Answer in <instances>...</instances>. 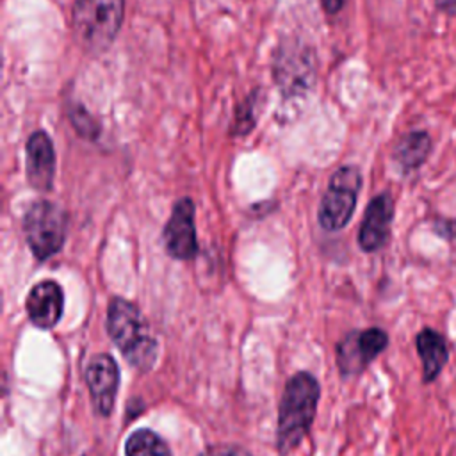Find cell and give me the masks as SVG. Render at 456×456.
Returning <instances> with one entry per match:
<instances>
[{"mask_svg":"<svg viewBox=\"0 0 456 456\" xmlns=\"http://www.w3.org/2000/svg\"><path fill=\"white\" fill-rule=\"evenodd\" d=\"M319 381L308 372H296L285 385L276 429V447L280 454L292 452L308 435L317 403Z\"/></svg>","mask_w":456,"mask_h":456,"instance_id":"obj_1","label":"cell"},{"mask_svg":"<svg viewBox=\"0 0 456 456\" xmlns=\"http://www.w3.org/2000/svg\"><path fill=\"white\" fill-rule=\"evenodd\" d=\"M107 331L125 360L139 369L150 370L157 360V340L151 337L144 315L135 305L114 297L107 310Z\"/></svg>","mask_w":456,"mask_h":456,"instance_id":"obj_2","label":"cell"},{"mask_svg":"<svg viewBox=\"0 0 456 456\" xmlns=\"http://www.w3.org/2000/svg\"><path fill=\"white\" fill-rule=\"evenodd\" d=\"M125 0H75L71 28L75 41L91 53L107 50L123 23Z\"/></svg>","mask_w":456,"mask_h":456,"instance_id":"obj_3","label":"cell"},{"mask_svg":"<svg viewBox=\"0 0 456 456\" xmlns=\"http://www.w3.org/2000/svg\"><path fill=\"white\" fill-rule=\"evenodd\" d=\"M68 230L66 212L52 201H34L23 217V232L37 260H46L61 251Z\"/></svg>","mask_w":456,"mask_h":456,"instance_id":"obj_4","label":"cell"},{"mask_svg":"<svg viewBox=\"0 0 456 456\" xmlns=\"http://www.w3.org/2000/svg\"><path fill=\"white\" fill-rule=\"evenodd\" d=\"M360 187L362 175L354 166H344L333 173L319 205V223L324 230L338 232L349 223Z\"/></svg>","mask_w":456,"mask_h":456,"instance_id":"obj_5","label":"cell"},{"mask_svg":"<svg viewBox=\"0 0 456 456\" xmlns=\"http://www.w3.org/2000/svg\"><path fill=\"white\" fill-rule=\"evenodd\" d=\"M388 335L381 328H367L347 333L337 346V363L342 376H356L385 351Z\"/></svg>","mask_w":456,"mask_h":456,"instance_id":"obj_6","label":"cell"},{"mask_svg":"<svg viewBox=\"0 0 456 456\" xmlns=\"http://www.w3.org/2000/svg\"><path fill=\"white\" fill-rule=\"evenodd\" d=\"M274 77L287 96L308 89L315 78L312 50L301 43H283L274 59Z\"/></svg>","mask_w":456,"mask_h":456,"instance_id":"obj_7","label":"cell"},{"mask_svg":"<svg viewBox=\"0 0 456 456\" xmlns=\"http://www.w3.org/2000/svg\"><path fill=\"white\" fill-rule=\"evenodd\" d=\"M166 251L176 260H189L198 253L194 203L191 198H180L164 228Z\"/></svg>","mask_w":456,"mask_h":456,"instance_id":"obj_8","label":"cell"},{"mask_svg":"<svg viewBox=\"0 0 456 456\" xmlns=\"http://www.w3.org/2000/svg\"><path fill=\"white\" fill-rule=\"evenodd\" d=\"M86 383L98 415L109 417L119 385V369L110 354H94L86 367Z\"/></svg>","mask_w":456,"mask_h":456,"instance_id":"obj_9","label":"cell"},{"mask_svg":"<svg viewBox=\"0 0 456 456\" xmlns=\"http://www.w3.org/2000/svg\"><path fill=\"white\" fill-rule=\"evenodd\" d=\"M394 219V200L388 192H381L374 196L363 214L358 244L363 251L374 253L379 251L390 237V226Z\"/></svg>","mask_w":456,"mask_h":456,"instance_id":"obj_10","label":"cell"},{"mask_svg":"<svg viewBox=\"0 0 456 456\" xmlns=\"http://www.w3.org/2000/svg\"><path fill=\"white\" fill-rule=\"evenodd\" d=\"M27 155V180L28 183L41 192L52 189L55 175V151L52 139L46 132L36 130L25 144Z\"/></svg>","mask_w":456,"mask_h":456,"instance_id":"obj_11","label":"cell"},{"mask_svg":"<svg viewBox=\"0 0 456 456\" xmlns=\"http://www.w3.org/2000/svg\"><path fill=\"white\" fill-rule=\"evenodd\" d=\"M64 296L59 283L45 280L36 283L27 296V314L37 328H52L62 315Z\"/></svg>","mask_w":456,"mask_h":456,"instance_id":"obj_12","label":"cell"},{"mask_svg":"<svg viewBox=\"0 0 456 456\" xmlns=\"http://www.w3.org/2000/svg\"><path fill=\"white\" fill-rule=\"evenodd\" d=\"M419 358L422 362L424 383L435 381L449 360V349L444 335L433 328H422L415 337Z\"/></svg>","mask_w":456,"mask_h":456,"instance_id":"obj_13","label":"cell"},{"mask_svg":"<svg viewBox=\"0 0 456 456\" xmlns=\"http://www.w3.org/2000/svg\"><path fill=\"white\" fill-rule=\"evenodd\" d=\"M429 153H431V137L426 132L415 130V132H408L397 141L392 151V159L403 173H410L420 167L429 157Z\"/></svg>","mask_w":456,"mask_h":456,"instance_id":"obj_14","label":"cell"},{"mask_svg":"<svg viewBox=\"0 0 456 456\" xmlns=\"http://www.w3.org/2000/svg\"><path fill=\"white\" fill-rule=\"evenodd\" d=\"M126 456H171L167 444L151 429H137L126 440Z\"/></svg>","mask_w":456,"mask_h":456,"instance_id":"obj_15","label":"cell"},{"mask_svg":"<svg viewBox=\"0 0 456 456\" xmlns=\"http://www.w3.org/2000/svg\"><path fill=\"white\" fill-rule=\"evenodd\" d=\"M68 118L75 128V132L89 141H94L100 135L98 121L87 112V109L80 103H71L68 110Z\"/></svg>","mask_w":456,"mask_h":456,"instance_id":"obj_16","label":"cell"},{"mask_svg":"<svg viewBox=\"0 0 456 456\" xmlns=\"http://www.w3.org/2000/svg\"><path fill=\"white\" fill-rule=\"evenodd\" d=\"M256 102H258V93L255 91L251 96H248L237 109L235 112V121L232 125V134L233 135H244L248 134L256 121Z\"/></svg>","mask_w":456,"mask_h":456,"instance_id":"obj_17","label":"cell"},{"mask_svg":"<svg viewBox=\"0 0 456 456\" xmlns=\"http://www.w3.org/2000/svg\"><path fill=\"white\" fill-rule=\"evenodd\" d=\"M200 456H251L246 449L237 447V445H214L208 447L207 451H203Z\"/></svg>","mask_w":456,"mask_h":456,"instance_id":"obj_18","label":"cell"},{"mask_svg":"<svg viewBox=\"0 0 456 456\" xmlns=\"http://www.w3.org/2000/svg\"><path fill=\"white\" fill-rule=\"evenodd\" d=\"M433 230L442 239H456V219H436L433 223Z\"/></svg>","mask_w":456,"mask_h":456,"instance_id":"obj_19","label":"cell"},{"mask_svg":"<svg viewBox=\"0 0 456 456\" xmlns=\"http://www.w3.org/2000/svg\"><path fill=\"white\" fill-rule=\"evenodd\" d=\"M344 4L346 0H322V5L330 14H337L344 7Z\"/></svg>","mask_w":456,"mask_h":456,"instance_id":"obj_20","label":"cell"},{"mask_svg":"<svg viewBox=\"0 0 456 456\" xmlns=\"http://www.w3.org/2000/svg\"><path fill=\"white\" fill-rule=\"evenodd\" d=\"M435 4L440 11H447V12L456 11V0H435Z\"/></svg>","mask_w":456,"mask_h":456,"instance_id":"obj_21","label":"cell"}]
</instances>
